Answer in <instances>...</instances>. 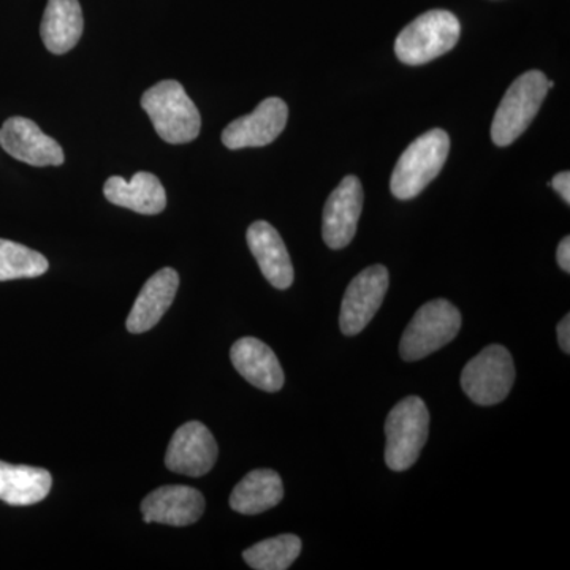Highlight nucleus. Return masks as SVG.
I'll return each mask as SVG.
<instances>
[{"label": "nucleus", "mask_w": 570, "mask_h": 570, "mask_svg": "<svg viewBox=\"0 0 570 570\" xmlns=\"http://www.w3.org/2000/svg\"><path fill=\"white\" fill-rule=\"evenodd\" d=\"M141 107L164 141L184 145L200 134V111L184 91L181 82L165 80L153 86L142 94Z\"/></svg>", "instance_id": "f257e3e1"}, {"label": "nucleus", "mask_w": 570, "mask_h": 570, "mask_svg": "<svg viewBox=\"0 0 570 570\" xmlns=\"http://www.w3.org/2000/svg\"><path fill=\"white\" fill-rule=\"evenodd\" d=\"M450 137L445 130L433 129L420 135L407 146L393 170L390 189L400 200L417 197L448 163Z\"/></svg>", "instance_id": "f03ea898"}, {"label": "nucleus", "mask_w": 570, "mask_h": 570, "mask_svg": "<svg viewBox=\"0 0 570 570\" xmlns=\"http://www.w3.org/2000/svg\"><path fill=\"white\" fill-rule=\"evenodd\" d=\"M461 24L448 10L420 14L397 36L395 55L406 66H423L441 58L459 43Z\"/></svg>", "instance_id": "7ed1b4c3"}, {"label": "nucleus", "mask_w": 570, "mask_h": 570, "mask_svg": "<svg viewBox=\"0 0 570 570\" xmlns=\"http://www.w3.org/2000/svg\"><path fill=\"white\" fill-rule=\"evenodd\" d=\"M547 81L549 78L542 71L530 70L512 82L491 124L494 145H512L530 127L550 91Z\"/></svg>", "instance_id": "20e7f679"}, {"label": "nucleus", "mask_w": 570, "mask_h": 570, "mask_svg": "<svg viewBox=\"0 0 570 570\" xmlns=\"http://www.w3.org/2000/svg\"><path fill=\"white\" fill-rule=\"evenodd\" d=\"M430 431V412L425 401L407 396L396 404L385 422V463L395 472L407 471L417 463Z\"/></svg>", "instance_id": "39448f33"}, {"label": "nucleus", "mask_w": 570, "mask_h": 570, "mask_svg": "<svg viewBox=\"0 0 570 570\" xmlns=\"http://www.w3.org/2000/svg\"><path fill=\"white\" fill-rule=\"evenodd\" d=\"M459 307L444 298L433 299L420 307L401 337L400 354L406 362H417L448 346L459 335Z\"/></svg>", "instance_id": "423d86ee"}, {"label": "nucleus", "mask_w": 570, "mask_h": 570, "mask_svg": "<svg viewBox=\"0 0 570 570\" xmlns=\"http://www.w3.org/2000/svg\"><path fill=\"white\" fill-rule=\"evenodd\" d=\"M515 382V365L504 346H489L464 366L461 387L472 403L494 406L508 397Z\"/></svg>", "instance_id": "0eeeda50"}, {"label": "nucleus", "mask_w": 570, "mask_h": 570, "mask_svg": "<svg viewBox=\"0 0 570 570\" xmlns=\"http://www.w3.org/2000/svg\"><path fill=\"white\" fill-rule=\"evenodd\" d=\"M389 291V269L373 265L348 284L341 305L340 326L346 336H355L373 321Z\"/></svg>", "instance_id": "6e6552de"}, {"label": "nucleus", "mask_w": 570, "mask_h": 570, "mask_svg": "<svg viewBox=\"0 0 570 570\" xmlns=\"http://www.w3.org/2000/svg\"><path fill=\"white\" fill-rule=\"evenodd\" d=\"M216 439L200 422H187L179 426L168 444L165 466L176 474L202 478L216 464Z\"/></svg>", "instance_id": "1a4fd4ad"}, {"label": "nucleus", "mask_w": 570, "mask_h": 570, "mask_svg": "<svg viewBox=\"0 0 570 570\" xmlns=\"http://www.w3.org/2000/svg\"><path fill=\"white\" fill-rule=\"evenodd\" d=\"M363 212V187L356 176H346L326 200L322 236L330 249L351 245Z\"/></svg>", "instance_id": "9d476101"}, {"label": "nucleus", "mask_w": 570, "mask_h": 570, "mask_svg": "<svg viewBox=\"0 0 570 570\" xmlns=\"http://www.w3.org/2000/svg\"><path fill=\"white\" fill-rule=\"evenodd\" d=\"M287 119V104L279 97H269L250 115L228 124L223 132V142L228 149L261 148L283 134Z\"/></svg>", "instance_id": "9b49d317"}, {"label": "nucleus", "mask_w": 570, "mask_h": 570, "mask_svg": "<svg viewBox=\"0 0 570 570\" xmlns=\"http://www.w3.org/2000/svg\"><path fill=\"white\" fill-rule=\"evenodd\" d=\"M0 146L14 159L33 167H58L66 159L58 141L41 132L40 127L31 119L21 116H14L3 122L0 129Z\"/></svg>", "instance_id": "f8f14e48"}, {"label": "nucleus", "mask_w": 570, "mask_h": 570, "mask_svg": "<svg viewBox=\"0 0 570 570\" xmlns=\"http://www.w3.org/2000/svg\"><path fill=\"white\" fill-rule=\"evenodd\" d=\"M141 512L145 523L189 527L204 515L205 498L193 487H160L142 499Z\"/></svg>", "instance_id": "ddd939ff"}, {"label": "nucleus", "mask_w": 570, "mask_h": 570, "mask_svg": "<svg viewBox=\"0 0 570 570\" xmlns=\"http://www.w3.org/2000/svg\"><path fill=\"white\" fill-rule=\"evenodd\" d=\"M247 245L273 287L285 291L294 284V265L283 238L272 224L257 220L247 228Z\"/></svg>", "instance_id": "4468645a"}, {"label": "nucleus", "mask_w": 570, "mask_h": 570, "mask_svg": "<svg viewBox=\"0 0 570 570\" xmlns=\"http://www.w3.org/2000/svg\"><path fill=\"white\" fill-rule=\"evenodd\" d=\"M178 287L179 276L174 268H163L149 277L127 317V330L134 335H140L159 324L174 303Z\"/></svg>", "instance_id": "2eb2a0df"}, {"label": "nucleus", "mask_w": 570, "mask_h": 570, "mask_svg": "<svg viewBox=\"0 0 570 570\" xmlns=\"http://www.w3.org/2000/svg\"><path fill=\"white\" fill-rule=\"evenodd\" d=\"M235 370L254 387L264 392H279L284 385V371L273 348L257 337H242L230 351Z\"/></svg>", "instance_id": "dca6fc26"}, {"label": "nucleus", "mask_w": 570, "mask_h": 570, "mask_svg": "<svg viewBox=\"0 0 570 570\" xmlns=\"http://www.w3.org/2000/svg\"><path fill=\"white\" fill-rule=\"evenodd\" d=\"M104 194L110 204L148 216L163 213L167 206L163 183L148 171H138L130 181L121 176H111L105 183Z\"/></svg>", "instance_id": "f3484780"}, {"label": "nucleus", "mask_w": 570, "mask_h": 570, "mask_svg": "<svg viewBox=\"0 0 570 570\" xmlns=\"http://www.w3.org/2000/svg\"><path fill=\"white\" fill-rule=\"evenodd\" d=\"M81 6L78 0H48L41 20L40 36L52 55H63L75 48L82 36Z\"/></svg>", "instance_id": "a211bd4d"}, {"label": "nucleus", "mask_w": 570, "mask_h": 570, "mask_svg": "<svg viewBox=\"0 0 570 570\" xmlns=\"http://www.w3.org/2000/svg\"><path fill=\"white\" fill-rule=\"evenodd\" d=\"M52 479L47 469L0 461V501L10 505H32L50 494Z\"/></svg>", "instance_id": "6ab92c4d"}, {"label": "nucleus", "mask_w": 570, "mask_h": 570, "mask_svg": "<svg viewBox=\"0 0 570 570\" xmlns=\"http://www.w3.org/2000/svg\"><path fill=\"white\" fill-rule=\"evenodd\" d=\"M284 498L279 474L272 469H255L235 487L230 494V508L243 515H258L276 508Z\"/></svg>", "instance_id": "aec40b11"}, {"label": "nucleus", "mask_w": 570, "mask_h": 570, "mask_svg": "<svg viewBox=\"0 0 570 570\" xmlns=\"http://www.w3.org/2000/svg\"><path fill=\"white\" fill-rule=\"evenodd\" d=\"M302 553V540L294 534L262 540L245 550L243 558L255 570H285Z\"/></svg>", "instance_id": "412c9836"}, {"label": "nucleus", "mask_w": 570, "mask_h": 570, "mask_svg": "<svg viewBox=\"0 0 570 570\" xmlns=\"http://www.w3.org/2000/svg\"><path fill=\"white\" fill-rule=\"evenodd\" d=\"M50 268L47 257L37 250L0 239V281L29 279L45 275Z\"/></svg>", "instance_id": "4be33fe9"}, {"label": "nucleus", "mask_w": 570, "mask_h": 570, "mask_svg": "<svg viewBox=\"0 0 570 570\" xmlns=\"http://www.w3.org/2000/svg\"><path fill=\"white\" fill-rule=\"evenodd\" d=\"M549 186L553 187L554 190H557L558 194L561 195L562 200L566 202V204H570V174L569 171H561V174H558L554 176L553 179H551V183Z\"/></svg>", "instance_id": "5701e85b"}, {"label": "nucleus", "mask_w": 570, "mask_h": 570, "mask_svg": "<svg viewBox=\"0 0 570 570\" xmlns=\"http://www.w3.org/2000/svg\"><path fill=\"white\" fill-rule=\"evenodd\" d=\"M558 341L564 354H570V316H566L558 325Z\"/></svg>", "instance_id": "b1692460"}, {"label": "nucleus", "mask_w": 570, "mask_h": 570, "mask_svg": "<svg viewBox=\"0 0 570 570\" xmlns=\"http://www.w3.org/2000/svg\"><path fill=\"white\" fill-rule=\"evenodd\" d=\"M558 264H560L561 269H564L566 273L570 272V238L566 236V238L561 239L560 246H558L557 253Z\"/></svg>", "instance_id": "393cba45"}]
</instances>
